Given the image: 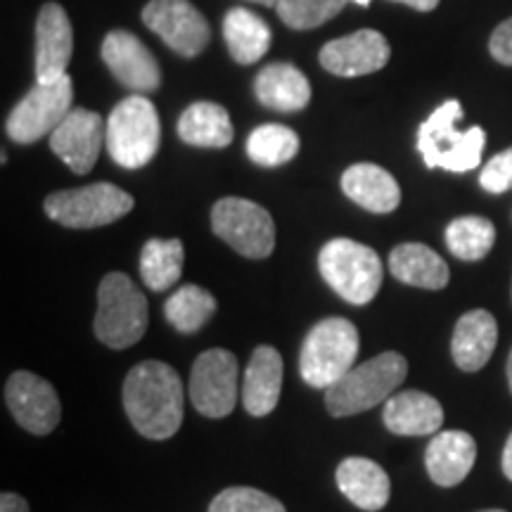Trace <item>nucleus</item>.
Instances as JSON below:
<instances>
[{
  "mask_svg": "<svg viewBox=\"0 0 512 512\" xmlns=\"http://www.w3.org/2000/svg\"><path fill=\"white\" fill-rule=\"evenodd\" d=\"M124 408L133 427L147 439L174 437L183 422V384L169 363L143 361L126 375Z\"/></svg>",
  "mask_w": 512,
  "mask_h": 512,
  "instance_id": "f257e3e1",
  "label": "nucleus"
},
{
  "mask_svg": "<svg viewBox=\"0 0 512 512\" xmlns=\"http://www.w3.org/2000/svg\"><path fill=\"white\" fill-rule=\"evenodd\" d=\"M463 119V107L458 100H446L422 121L418 131V152L430 169H444L451 174H465L477 169L482 162L486 143L484 128L472 126L458 131L456 124Z\"/></svg>",
  "mask_w": 512,
  "mask_h": 512,
  "instance_id": "f03ea898",
  "label": "nucleus"
},
{
  "mask_svg": "<svg viewBox=\"0 0 512 512\" xmlns=\"http://www.w3.org/2000/svg\"><path fill=\"white\" fill-rule=\"evenodd\" d=\"M406 375V358L396 351H384L361 366H354L342 380L325 389V408L335 418L370 411L387 401L406 380Z\"/></svg>",
  "mask_w": 512,
  "mask_h": 512,
  "instance_id": "7ed1b4c3",
  "label": "nucleus"
},
{
  "mask_svg": "<svg viewBox=\"0 0 512 512\" xmlns=\"http://www.w3.org/2000/svg\"><path fill=\"white\" fill-rule=\"evenodd\" d=\"M318 268L323 280L344 302L366 306L382 287V259L373 247L349 238H335L320 249Z\"/></svg>",
  "mask_w": 512,
  "mask_h": 512,
  "instance_id": "20e7f679",
  "label": "nucleus"
},
{
  "mask_svg": "<svg viewBox=\"0 0 512 512\" xmlns=\"http://www.w3.org/2000/svg\"><path fill=\"white\" fill-rule=\"evenodd\" d=\"M147 323V299L133 280L126 273L105 275L98 287L95 337L110 349H128L143 339Z\"/></svg>",
  "mask_w": 512,
  "mask_h": 512,
  "instance_id": "39448f33",
  "label": "nucleus"
},
{
  "mask_svg": "<svg viewBox=\"0 0 512 512\" xmlns=\"http://www.w3.org/2000/svg\"><path fill=\"white\" fill-rule=\"evenodd\" d=\"M358 330L347 318H325L313 325L299 354V373L313 389H328L354 368Z\"/></svg>",
  "mask_w": 512,
  "mask_h": 512,
  "instance_id": "423d86ee",
  "label": "nucleus"
},
{
  "mask_svg": "<svg viewBox=\"0 0 512 512\" xmlns=\"http://www.w3.org/2000/svg\"><path fill=\"white\" fill-rule=\"evenodd\" d=\"M162 126L157 107L143 93L114 107L107 119V152L124 169H143L157 155Z\"/></svg>",
  "mask_w": 512,
  "mask_h": 512,
  "instance_id": "0eeeda50",
  "label": "nucleus"
},
{
  "mask_svg": "<svg viewBox=\"0 0 512 512\" xmlns=\"http://www.w3.org/2000/svg\"><path fill=\"white\" fill-rule=\"evenodd\" d=\"M133 195L112 183H93L86 188L60 190L48 195L46 214L67 228H100L124 219L133 209Z\"/></svg>",
  "mask_w": 512,
  "mask_h": 512,
  "instance_id": "6e6552de",
  "label": "nucleus"
},
{
  "mask_svg": "<svg viewBox=\"0 0 512 512\" xmlns=\"http://www.w3.org/2000/svg\"><path fill=\"white\" fill-rule=\"evenodd\" d=\"M211 228L219 238L247 256L266 259L275 249V223L261 204L242 197H223L211 209Z\"/></svg>",
  "mask_w": 512,
  "mask_h": 512,
  "instance_id": "1a4fd4ad",
  "label": "nucleus"
},
{
  "mask_svg": "<svg viewBox=\"0 0 512 512\" xmlns=\"http://www.w3.org/2000/svg\"><path fill=\"white\" fill-rule=\"evenodd\" d=\"M74 86L69 76L53 83H38L12 107L8 117V136L19 145L46 138L72 112Z\"/></svg>",
  "mask_w": 512,
  "mask_h": 512,
  "instance_id": "9d476101",
  "label": "nucleus"
},
{
  "mask_svg": "<svg viewBox=\"0 0 512 512\" xmlns=\"http://www.w3.org/2000/svg\"><path fill=\"white\" fill-rule=\"evenodd\" d=\"M238 358L228 349H209L197 356L190 373V401L204 418H226L238 401Z\"/></svg>",
  "mask_w": 512,
  "mask_h": 512,
  "instance_id": "9b49d317",
  "label": "nucleus"
},
{
  "mask_svg": "<svg viewBox=\"0 0 512 512\" xmlns=\"http://www.w3.org/2000/svg\"><path fill=\"white\" fill-rule=\"evenodd\" d=\"M143 22L181 57L200 55L211 38L209 22L190 0H150Z\"/></svg>",
  "mask_w": 512,
  "mask_h": 512,
  "instance_id": "f8f14e48",
  "label": "nucleus"
},
{
  "mask_svg": "<svg viewBox=\"0 0 512 512\" xmlns=\"http://www.w3.org/2000/svg\"><path fill=\"white\" fill-rule=\"evenodd\" d=\"M5 401L10 413L31 434H50L60 425L62 406L55 387L43 377L17 370L5 384Z\"/></svg>",
  "mask_w": 512,
  "mask_h": 512,
  "instance_id": "ddd939ff",
  "label": "nucleus"
},
{
  "mask_svg": "<svg viewBox=\"0 0 512 512\" xmlns=\"http://www.w3.org/2000/svg\"><path fill=\"white\" fill-rule=\"evenodd\" d=\"M107 143V124L98 112L76 107L50 133V147L74 174H88Z\"/></svg>",
  "mask_w": 512,
  "mask_h": 512,
  "instance_id": "4468645a",
  "label": "nucleus"
},
{
  "mask_svg": "<svg viewBox=\"0 0 512 512\" xmlns=\"http://www.w3.org/2000/svg\"><path fill=\"white\" fill-rule=\"evenodd\" d=\"M102 60L114 79L133 93H152L162 86V69L155 55L131 31H110L102 41Z\"/></svg>",
  "mask_w": 512,
  "mask_h": 512,
  "instance_id": "2eb2a0df",
  "label": "nucleus"
},
{
  "mask_svg": "<svg viewBox=\"0 0 512 512\" xmlns=\"http://www.w3.org/2000/svg\"><path fill=\"white\" fill-rule=\"evenodd\" d=\"M389 55H392V48L380 31L361 29L351 36L325 43L318 57L325 72L354 79V76L380 72L389 62Z\"/></svg>",
  "mask_w": 512,
  "mask_h": 512,
  "instance_id": "dca6fc26",
  "label": "nucleus"
},
{
  "mask_svg": "<svg viewBox=\"0 0 512 512\" xmlns=\"http://www.w3.org/2000/svg\"><path fill=\"white\" fill-rule=\"evenodd\" d=\"M74 50L72 22L62 5L46 3L36 19V81L53 83L67 76Z\"/></svg>",
  "mask_w": 512,
  "mask_h": 512,
  "instance_id": "f3484780",
  "label": "nucleus"
},
{
  "mask_svg": "<svg viewBox=\"0 0 512 512\" xmlns=\"http://www.w3.org/2000/svg\"><path fill=\"white\" fill-rule=\"evenodd\" d=\"M384 427L399 437H430L444 425V408L434 396L406 389L384 401Z\"/></svg>",
  "mask_w": 512,
  "mask_h": 512,
  "instance_id": "a211bd4d",
  "label": "nucleus"
},
{
  "mask_svg": "<svg viewBox=\"0 0 512 512\" xmlns=\"http://www.w3.org/2000/svg\"><path fill=\"white\" fill-rule=\"evenodd\" d=\"M283 389V356L268 344L254 349L242 380V403L254 418L273 413Z\"/></svg>",
  "mask_w": 512,
  "mask_h": 512,
  "instance_id": "6ab92c4d",
  "label": "nucleus"
},
{
  "mask_svg": "<svg viewBox=\"0 0 512 512\" xmlns=\"http://www.w3.org/2000/svg\"><path fill=\"white\" fill-rule=\"evenodd\" d=\"M477 460V444L467 432L448 430L434 434L430 446L425 451L427 475L434 484L458 486L470 475L472 465Z\"/></svg>",
  "mask_w": 512,
  "mask_h": 512,
  "instance_id": "aec40b11",
  "label": "nucleus"
},
{
  "mask_svg": "<svg viewBox=\"0 0 512 512\" xmlns=\"http://www.w3.org/2000/svg\"><path fill=\"white\" fill-rule=\"evenodd\" d=\"M498 342V323L489 311L475 309L460 316L453 330L451 356L456 366L465 373L482 370L489 358L494 356Z\"/></svg>",
  "mask_w": 512,
  "mask_h": 512,
  "instance_id": "412c9836",
  "label": "nucleus"
},
{
  "mask_svg": "<svg viewBox=\"0 0 512 512\" xmlns=\"http://www.w3.org/2000/svg\"><path fill=\"white\" fill-rule=\"evenodd\" d=\"M256 100L275 112H299L311 102L309 79L290 62L266 64L254 81Z\"/></svg>",
  "mask_w": 512,
  "mask_h": 512,
  "instance_id": "4be33fe9",
  "label": "nucleus"
},
{
  "mask_svg": "<svg viewBox=\"0 0 512 512\" xmlns=\"http://www.w3.org/2000/svg\"><path fill=\"white\" fill-rule=\"evenodd\" d=\"M342 190L358 207L373 214H392L401 204V188L396 178L377 164H354L342 174Z\"/></svg>",
  "mask_w": 512,
  "mask_h": 512,
  "instance_id": "5701e85b",
  "label": "nucleus"
},
{
  "mask_svg": "<svg viewBox=\"0 0 512 512\" xmlns=\"http://www.w3.org/2000/svg\"><path fill=\"white\" fill-rule=\"evenodd\" d=\"M337 486L356 508L377 512L389 503L392 482L382 465L368 458H347L337 467Z\"/></svg>",
  "mask_w": 512,
  "mask_h": 512,
  "instance_id": "b1692460",
  "label": "nucleus"
},
{
  "mask_svg": "<svg viewBox=\"0 0 512 512\" xmlns=\"http://www.w3.org/2000/svg\"><path fill=\"white\" fill-rule=\"evenodd\" d=\"M389 271L401 283L432 292L444 290L451 280L446 261L432 247L420 245V242L394 247V252L389 254Z\"/></svg>",
  "mask_w": 512,
  "mask_h": 512,
  "instance_id": "393cba45",
  "label": "nucleus"
},
{
  "mask_svg": "<svg viewBox=\"0 0 512 512\" xmlns=\"http://www.w3.org/2000/svg\"><path fill=\"white\" fill-rule=\"evenodd\" d=\"M223 38L228 53L238 64H254L271 48V27L256 12L247 8H233L223 19Z\"/></svg>",
  "mask_w": 512,
  "mask_h": 512,
  "instance_id": "a878e982",
  "label": "nucleus"
},
{
  "mask_svg": "<svg viewBox=\"0 0 512 512\" xmlns=\"http://www.w3.org/2000/svg\"><path fill=\"white\" fill-rule=\"evenodd\" d=\"M178 136L192 147H228L233 143V124L226 107L216 102H192L178 119Z\"/></svg>",
  "mask_w": 512,
  "mask_h": 512,
  "instance_id": "bb28decb",
  "label": "nucleus"
},
{
  "mask_svg": "<svg viewBox=\"0 0 512 512\" xmlns=\"http://www.w3.org/2000/svg\"><path fill=\"white\" fill-rule=\"evenodd\" d=\"M183 259L185 252L181 240H147L140 252V278L152 292L169 290L181 280Z\"/></svg>",
  "mask_w": 512,
  "mask_h": 512,
  "instance_id": "cd10ccee",
  "label": "nucleus"
},
{
  "mask_svg": "<svg viewBox=\"0 0 512 512\" xmlns=\"http://www.w3.org/2000/svg\"><path fill=\"white\" fill-rule=\"evenodd\" d=\"M216 306L214 294L197 285H183L181 290H176L166 299L164 304V316L171 323V328H176L183 335H192V332H200L204 325L214 318Z\"/></svg>",
  "mask_w": 512,
  "mask_h": 512,
  "instance_id": "c85d7f7f",
  "label": "nucleus"
},
{
  "mask_svg": "<svg viewBox=\"0 0 512 512\" xmlns=\"http://www.w3.org/2000/svg\"><path fill=\"white\" fill-rule=\"evenodd\" d=\"M496 242L494 223L484 216H460L446 228V247L460 261H479Z\"/></svg>",
  "mask_w": 512,
  "mask_h": 512,
  "instance_id": "c756f323",
  "label": "nucleus"
},
{
  "mask_svg": "<svg viewBox=\"0 0 512 512\" xmlns=\"http://www.w3.org/2000/svg\"><path fill=\"white\" fill-rule=\"evenodd\" d=\"M299 152V136L283 124H264L254 128L247 138V155L254 164L266 166H283L292 162Z\"/></svg>",
  "mask_w": 512,
  "mask_h": 512,
  "instance_id": "7c9ffc66",
  "label": "nucleus"
},
{
  "mask_svg": "<svg viewBox=\"0 0 512 512\" xmlns=\"http://www.w3.org/2000/svg\"><path fill=\"white\" fill-rule=\"evenodd\" d=\"M349 0H278L275 10L290 29L309 31L337 17Z\"/></svg>",
  "mask_w": 512,
  "mask_h": 512,
  "instance_id": "2f4dec72",
  "label": "nucleus"
},
{
  "mask_svg": "<svg viewBox=\"0 0 512 512\" xmlns=\"http://www.w3.org/2000/svg\"><path fill=\"white\" fill-rule=\"evenodd\" d=\"M209 512H287L278 498L252 489V486H230L221 491L209 505Z\"/></svg>",
  "mask_w": 512,
  "mask_h": 512,
  "instance_id": "473e14b6",
  "label": "nucleus"
},
{
  "mask_svg": "<svg viewBox=\"0 0 512 512\" xmlns=\"http://www.w3.org/2000/svg\"><path fill=\"white\" fill-rule=\"evenodd\" d=\"M479 183L491 195H501V192L512 190V147L505 152H498L491 157L479 174Z\"/></svg>",
  "mask_w": 512,
  "mask_h": 512,
  "instance_id": "72a5a7b5",
  "label": "nucleus"
},
{
  "mask_svg": "<svg viewBox=\"0 0 512 512\" xmlns=\"http://www.w3.org/2000/svg\"><path fill=\"white\" fill-rule=\"evenodd\" d=\"M489 50L496 62L512 67V17L505 19L503 24H498L494 34H491Z\"/></svg>",
  "mask_w": 512,
  "mask_h": 512,
  "instance_id": "f704fd0d",
  "label": "nucleus"
},
{
  "mask_svg": "<svg viewBox=\"0 0 512 512\" xmlns=\"http://www.w3.org/2000/svg\"><path fill=\"white\" fill-rule=\"evenodd\" d=\"M0 512H29V503L19 494L5 491V494L0 496Z\"/></svg>",
  "mask_w": 512,
  "mask_h": 512,
  "instance_id": "c9c22d12",
  "label": "nucleus"
},
{
  "mask_svg": "<svg viewBox=\"0 0 512 512\" xmlns=\"http://www.w3.org/2000/svg\"><path fill=\"white\" fill-rule=\"evenodd\" d=\"M396 3L408 5V8L420 10V12H430L439 5V0H396Z\"/></svg>",
  "mask_w": 512,
  "mask_h": 512,
  "instance_id": "e433bc0d",
  "label": "nucleus"
},
{
  "mask_svg": "<svg viewBox=\"0 0 512 512\" xmlns=\"http://www.w3.org/2000/svg\"><path fill=\"white\" fill-rule=\"evenodd\" d=\"M503 472L512 482V434L508 437V441H505V448H503Z\"/></svg>",
  "mask_w": 512,
  "mask_h": 512,
  "instance_id": "4c0bfd02",
  "label": "nucleus"
},
{
  "mask_svg": "<svg viewBox=\"0 0 512 512\" xmlns=\"http://www.w3.org/2000/svg\"><path fill=\"white\" fill-rule=\"evenodd\" d=\"M249 3H259V5H266V8H275L278 0H249Z\"/></svg>",
  "mask_w": 512,
  "mask_h": 512,
  "instance_id": "58836bf2",
  "label": "nucleus"
},
{
  "mask_svg": "<svg viewBox=\"0 0 512 512\" xmlns=\"http://www.w3.org/2000/svg\"><path fill=\"white\" fill-rule=\"evenodd\" d=\"M508 382H510V392H512V351L508 356Z\"/></svg>",
  "mask_w": 512,
  "mask_h": 512,
  "instance_id": "ea45409f",
  "label": "nucleus"
},
{
  "mask_svg": "<svg viewBox=\"0 0 512 512\" xmlns=\"http://www.w3.org/2000/svg\"><path fill=\"white\" fill-rule=\"evenodd\" d=\"M354 3L361 5V8H368V5H370V0H354Z\"/></svg>",
  "mask_w": 512,
  "mask_h": 512,
  "instance_id": "a19ab883",
  "label": "nucleus"
},
{
  "mask_svg": "<svg viewBox=\"0 0 512 512\" xmlns=\"http://www.w3.org/2000/svg\"><path fill=\"white\" fill-rule=\"evenodd\" d=\"M482 512H505V510H482Z\"/></svg>",
  "mask_w": 512,
  "mask_h": 512,
  "instance_id": "79ce46f5",
  "label": "nucleus"
}]
</instances>
